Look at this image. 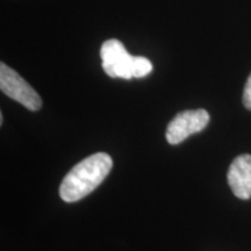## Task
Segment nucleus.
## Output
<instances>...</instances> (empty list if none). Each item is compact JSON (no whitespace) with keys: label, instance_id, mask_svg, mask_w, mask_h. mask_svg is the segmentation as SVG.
<instances>
[{"label":"nucleus","instance_id":"obj_4","mask_svg":"<svg viewBox=\"0 0 251 251\" xmlns=\"http://www.w3.org/2000/svg\"><path fill=\"white\" fill-rule=\"evenodd\" d=\"M206 109H190L178 113L166 128L165 137L170 144H179L191 135L200 133L209 124Z\"/></svg>","mask_w":251,"mask_h":251},{"label":"nucleus","instance_id":"obj_7","mask_svg":"<svg viewBox=\"0 0 251 251\" xmlns=\"http://www.w3.org/2000/svg\"><path fill=\"white\" fill-rule=\"evenodd\" d=\"M243 105L247 109L251 111V74L249 78H248L246 86H244L243 91Z\"/></svg>","mask_w":251,"mask_h":251},{"label":"nucleus","instance_id":"obj_6","mask_svg":"<svg viewBox=\"0 0 251 251\" xmlns=\"http://www.w3.org/2000/svg\"><path fill=\"white\" fill-rule=\"evenodd\" d=\"M152 71V63L148 58L136 56L134 65V78H143Z\"/></svg>","mask_w":251,"mask_h":251},{"label":"nucleus","instance_id":"obj_3","mask_svg":"<svg viewBox=\"0 0 251 251\" xmlns=\"http://www.w3.org/2000/svg\"><path fill=\"white\" fill-rule=\"evenodd\" d=\"M102 69L109 77L131 79L134 78V65L136 56H131L124 43L112 39L102 43L100 49Z\"/></svg>","mask_w":251,"mask_h":251},{"label":"nucleus","instance_id":"obj_5","mask_svg":"<svg viewBox=\"0 0 251 251\" xmlns=\"http://www.w3.org/2000/svg\"><path fill=\"white\" fill-rule=\"evenodd\" d=\"M228 184L234 196L242 200L251 198V155L243 153L234 159L228 170Z\"/></svg>","mask_w":251,"mask_h":251},{"label":"nucleus","instance_id":"obj_2","mask_svg":"<svg viewBox=\"0 0 251 251\" xmlns=\"http://www.w3.org/2000/svg\"><path fill=\"white\" fill-rule=\"evenodd\" d=\"M0 90L29 111L36 112L42 107V99L39 93L4 62L0 63Z\"/></svg>","mask_w":251,"mask_h":251},{"label":"nucleus","instance_id":"obj_1","mask_svg":"<svg viewBox=\"0 0 251 251\" xmlns=\"http://www.w3.org/2000/svg\"><path fill=\"white\" fill-rule=\"evenodd\" d=\"M112 157L106 152L93 153L68 172L59 186L65 202H76L96 190L112 170Z\"/></svg>","mask_w":251,"mask_h":251}]
</instances>
